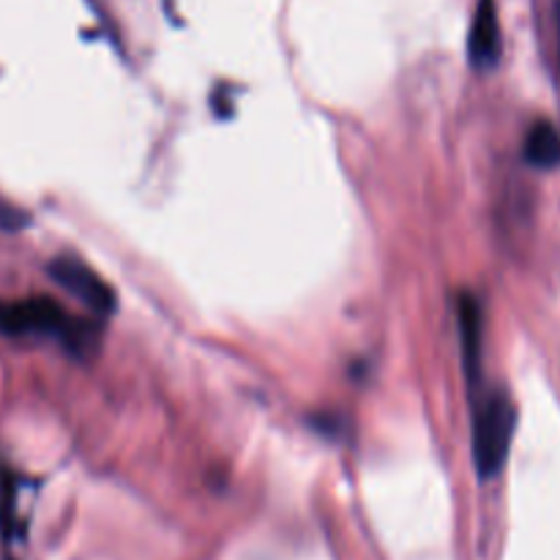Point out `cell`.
I'll return each mask as SVG.
<instances>
[{
    "label": "cell",
    "mask_w": 560,
    "mask_h": 560,
    "mask_svg": "<svg viewBox=\"0 0 560 560\" xmlns=\"http://www.w3.org/2000/svg\"><path fill=\"white\" fill-rule=\"evenodd\" d=\"M0 334L58 339L74 355H88L98 345V328L91 320H80L47 295L0 299Z\"/></svg>",
    "instance_id": "6da1fadb"
},
{
    "label": "cell",
    "mask_w": 560,
    "mask_h": 560,
    "mask_svg": "<svg viewBox=\"0 0 560 560\" xmlns=\"http://www.w3.org/2000/svg\"><path fill=\"white\" fill-rule=\"evenodd\" d=\"M517 430V408L503 388L479 397L474 408V465L479 479L490 481L506 465Z\"/></svg>",
    "instance_id": "7a4b0ae2"
},
{
    "label": "cell",
    "mask_w": 560,
    "mask_h": 560,
    "mask_svg": "<svg viewBox=\"0 0 560 560\" xmlns=\"http://www.w3.org/2000/svg\"><path fill=\"white\" fill-rule=\"evenodd\" d=\"M47 273L66 290V293L74 295L80 304H85L88 310L96 312V315H113L115 306H118L115 290L109 288L93 268L74 260V257H55L47 266Z\"/></svg>",
    "instance_id": "3957f363"
},
{
    "label": "cell",
    "mask_w": 560,
    "mask_h": 560,
    "mask_svg": "<svg viewBox=\"0 0 560 560\" xmlns=\"http://www.w3.org/2000/svg\"><path fill=\"white\" fill-rule=\"evenodd\" d=\"M457 328H459V353H463V370L468 386L476 388L481 383V359H485V312L479 299L468 290L457 295Z\"/></svg>",
    "instance_id": "277c9868"
},
{
    "label": "cell",
    "mask_w": 560,
    "mask_h": 560,
    "mask_svg": "<svg viewBox=\"0 0 560 560\" xmlns=\"http://www.w3.org/2000/svg\"><path fill=\"white\" fill-rule=\"evenodd\" d=\"M468 60L476 71L495 69L501 60V22L495 0H476L468 33Z\"/></svg>",
    "instance_id": "5b68a950"
},
{
    "label": "cell",
    "mask_w": 560,
    "mask_h": 560,
    "mask_svg": "<svg viewBox=\"0 0 560 560\" xmlns=\"http://www.w3.org/2000/svg\"><path fill=\"white\" fill-rule=\"evenodd\" d=\"M525 162L539 170H552L560 164V131L550 120H536L525 135Z\"/></svg>",
    "instance_id": "8992f818"
},
{
    "label": "cell",
    "mask_w": 560,
    "mask_h": 560,
    "mask_svg": "<svg viewBox=\"0 0 560 560\" xmlns=\"http://www.w3.org/2000/svg\"><path fill=\"white\" fill-rule=\"evenodd\" d=\"M27 224H31L27 211H22L20 206H14V202H9L5 197H0V230L16 233V230L27 228Z\"/></svg>",
    "instance_id": "52a82bcc"
},
{
    "label": "cell",
    "mask_w": 560,
    "mask_h": 560,
    "mask_svg": "<svg viewBox=\"0 0 560 560\" xmlns=\"http://www.w3.org/2000/svg\"><path fill=\"white\" fill-rule=\"evenodd\" d=\"M556 33H558V58H560V0L556 3Z\"/></svg>",
    "instance_id": "ba28073f"
}]
</instances>
